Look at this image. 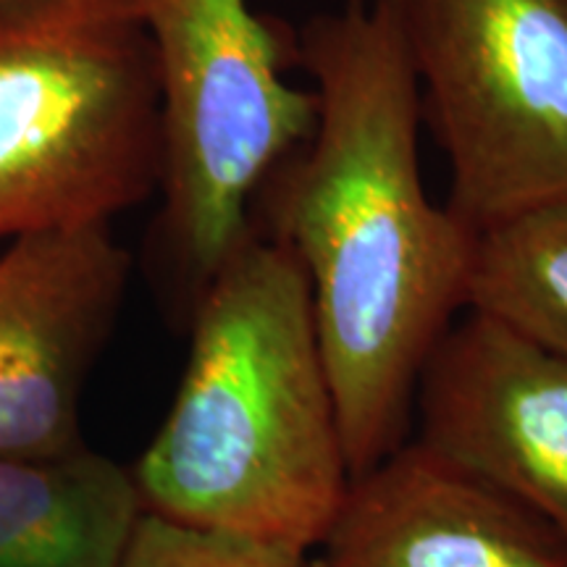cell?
Returning a JSON list of instances; mask_svg holds the SVG:
<instances>
[{"instance_id": "6da1fadb", "label": "cell", "mask_w": 567, "mask_h": 567, "mask_svg": "<svg viewBox=\"0 0 567 567\" xmlns=\"http://www.w3.org/2000/svg\"><path fill=\"white\" fill-rule=\"evenodd\" d=\"M310 137L268 174L252 226L308 276L350 476L408 442L417 381L467 310L476 234L421 176V95L394 0H347L295 30Z\"/></svg>"}, {"instance_id": "7a4b0ae2", "label": "cell", "mask_w": 567, "mask_h": 567, "mask_svg": "<svg viewBox=\"0 0 567 567\" xmlns=\"http://www.w3.org/2000/svg\"><path fill=\"white\" fill-rule=\"evenodd\" d=\"M166 421L132 467L145 513L313 549L350 486L308 276L252 226L187 318Z\"/></svg>"}, {"instance_id": "3957f363", "label": "cell", "mask_w": 567, "mask_h": 567, "mask_svg": "<svg viewBox=\"0 0 567 567\" xmlns=\"http://www.w3.org/2000/svg\"><path fill=\"white\" fill-rule=\"evenodd\" d=\"M161 90L126 0H0V243L158 195Z\"/></svg>"}, {"instance_id": "277c9868", "label": "cell", "mask_w": 567, "mask_h": 567, "mask_svg": "<svg viewBox=\"0 0 567 567\" xmlns=\"http://www.w3.org/2000/svg\"><path fill=\"white\" fill-rule=\"evenodd\" d=\"M153 45L163 176L155 271L187 321L203 289L252 231L268 174L310 137L313 90L289 84L295 30L250 0H126Z\"/></svg>"}, {"instance_id": "5b68a950", "label": "cell", "mask_w": 567, "mask_h": 567, "mask_svg": "<svg viewBox=\"0 0 567 567\" xmlns=\"http://www.w3.org/2000/svg\"><path fill=\"white\" fill-rule=\"evenodd\" d=\"M450 208L473 234L567 203V0H394Z\"/></svg>"}, {"instance_id": "8992f818", "label": "cell", "mask_w": 567, "mask_h": 567, "mask_svg": "<svg viewBox=\"0 0 567 567\" xmlns=\"http://www.w3.org/2000/svg\"><path fill=\"white\" fill-rule=\"evenodd\" d=\"M132 276L111 226L40 231L0 252V457L84 446L80 405Z\"/></svg>"}, {"instance_id": "52a82bcc", "label": "cell", "mask_w": 567, "mask_h": 567, "mask_svg": "<svg viewBox=\"0 0 567 567\" xmlns=\"http://www.w3.org/2000/svg\"><path fill=\"white\" fill-rule=\"evenodd\" d=\"M415 415V442L567 538V354L465 310L423 368Z\"/></svg>"}, {"instance_id": "ba28073f", "label": "cell", "mask_w": 567, "mask_h": 567, "mask_svg": "<svg viewBox=\"0 0 567 567\" xmlns=\"http://www.w3.org/2000/svg\"><path fill=\"white\" fill-rule=\"evenodd\" d=\"M318 547V567H567L555 526L415 439L350 478Z\"/></svg>"}, {"instance_id": "9c48e42d", "label": "cell", "mask_w": 567, "mask_h": 567, "mask_svg": "<svg viewBox=\"0 0 567 567\" xmlns=\"http://www.w3.org/2000/svg\"><path fill=\"white\" fill-rule=\"evenodd\" d=\"M142 515L130 467L87 444L0 457V567H122Z\"/></svg>"}, {"instance_id": "30bf717a", "label": "cell", "mask_w": 567, "mask_h": 567, "mask_svg": "<svg viewBox=\"0 0 567 567\" xmlns=\"http://www.w3.org/2000/svg\"><path fill=\"white\" fill-rule=\"evenodd\" d=\"M467 310L567 354V203L476 234Z\"/></svg>"}, {"instance_id": "8fae6325", "label": "cell", "mask_w": 567, "mask_h": 567, "mask_svg": "<svg viewBox=\"0 0 567 567\" xmlns=\"http://www.w3.org/2000/svg\"><path fill=\"white\" fill-rule=\"evenodd\" d=\"M122 567H305V549L145 513Z\"/></svg>"}]
</instances>
